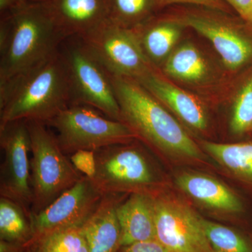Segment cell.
I'll list each match as a JSON object with an SVG mask.
<instances>
[{
	"label": "cell",
	"instance_id": "7",
	"mask_svg": "<svg viewBox=\"0 0 252 252\" xmlns=\"http://www.w3.org/2000/svg\"><path fill=\"white\" fill-rule=\"evenodd\" d=\"M127 143L114 144L95 152L96 172L91 179L103 195L130 190L154 197L157 177L148 158Z\"/></svg>",
	"mask_w": 252,
	"mask_h": 252
},
{
	"label": "cell",
	"instance_id": "31",
	"mask_svg": "<svg viewBox=\"0 0 252 252\" xmlns=\"http://www.w3.org/2000/svg\"><path fill=\"white\" fill-rule=\"evenodd\" d=\"M21 247L20 245H13L4 241H1L0 243L1 252H20Z\"/></svg>",
	"mask_w": 252,
	"mask_h": 252
},
{
	"label": "cell",
	"instance_id": "2",
	"mask_svg": "<svg viewBox=\"0 0 252 252\" xmlns=\"http://www.w3.org/2000/svg\"><path fill=\"white\" fill-rule=\"evenodd\" d=\"M66 39L43 3L1 18L0 84L53 57Z\"/></svg>",
	"mask_w": 252,
	"mask_h": 252
},
{
	"label": "cell",
	"instance_id": "20",
	"mask_svg": "<svg viewBox=\"0 0 252 252\" xmlns=\"http://www.w3.org/2000/svg\"><path fill=\"white\" fill-rule=\"evenodd\" d=\"M164 71L168 75L187 81H198L207 74L205 60L191 44L179 47L167 59Z\"/></svg>",
	"mask_w": 252,
	"mask_h": 252
},
{
	"label": "cell",
	"instance_id": "27",
	"mask_svg": "<svg viewBox=\"0 0 252 252\" xmlns=\"http://www.w3.org/2000/svg\"><path fill=\"white\" fill-rule=\"evenodd\" d=\"M118 252H170L157 239L121 247Z\"/></svg>",
	"mask_w": 252,
	"mask_h": 252
},
{
	"label": "cell",
	"instance_id": "9",
	"mask_svg": "<svg viewBox=\"0 0 252 252\" xmlns=\"http://www.w3.org/2000/svg\"><path fill=\"white\" fill-rule=\"evenodd\" d=\"M0 197L18 203L31 215V138L26 121L0 126Z\"/></svg>",
	"mask_w": 252,
	"mask_h": 252
},
{
	"label": "cell",
	"instance_id": "19",
	"mask_svg": "<svg viewBox=\"0 0 252 252\" xmlns=\"http://www.w3.org/2000/svg\"><path fill=\"white\" fill-rule=\"evenodd\" d=\"M0 238L1 241L27 246L33 240L31 220L21 205L0 197Z\"/></svg>",
	"mask_w": 252,
	"mask_h": 252
},
{
	"label": "cell",
	"instance_id": "5",
	"mask_svg": "<svg viewBox=\"0 0 252 252\" xmlns=\"http://www.w3.org/2000/svg\"><path fill=\"white\" fill-rule=\"evenodd\" d=\"M46 124L54 129L58 143L67 156L128 143L136 137L124 123L84 104H70Z\"/></svg>",
	"mask_w": 252,
	"mask_h": 252
},
{
	"label": "cell",
	"instance_id": "15",
	"mask_svg": "<svg viewBox=\"0 0 252 252\" xmlns=\"http://www.w3.org/2000/svg\"><path fill=\"white\" fill-rule=\"evenodd\" d=\"M122 200L119 194L104 195L94 213L81 225L89 252H118L122 247L117 208Z\"/></svg>",
	"mask_w": 252,
	"mask_h": 252
},
{
	"label": "cell",
	"instance_id": "13",
	"mask_svg": "<svg viewBox=\"0 0 252 252\" xmlns=\"http://www.w3.org/2000/svg\"><path fill=\"white\" fill-rule=\"evenodd\" d=\"M43 4L66 39L82 37L108 21L107 0H46Z\"/></svg>",
	"mask_w": 252,
	"mask_h": 252
},
{
	"label": "cell",
	"instance_id": "30",
	"mask_svg": "<svg viewBox=\"0 0 252 252\" xmlns=\"http://www.w3.org/2000/svg\"><path fill=\"white\" fill-rule=\"evenodd\" d=\"M155 1L160 4L189 3V4L202 5V6L214 8V9H221V3L220 0H155Z\"/></svg>",
	"mask_w": 252,
	"mask_h": 252
},
{
	"label": "cell",
	"instance_id": "21",
	"mask_svg": "<svg viewBox=\"0 0 252 252\" xmlns=\"http://www.w3.org/2000/svg\"><path fill=\"white\" fill-rule=\"evenodd\" d=\"M203 147L223 166L252 180V143L219 144L205 142Z\"/></svg>",
	"mask_w": 252,
	"mask_h": 252
},
{
	"label": "cell",
	"instance_id": "17",
	"mask_svg": "<svg viewBox=\"0 0 252 252\" xmlns=\"http://www.w3.org/2000/svg\"><path fill=\"white\" fill-rule=\"evenodd\" d=\"M176 182L181 190L207 206L231 213L243 211L238 197L215 179L200 174L185 173L178 176Z\"/></svg>",
	"mask_w": 252,
	"mask_h": 252
},
{
	"label": "cell",
	"instance_id": "12",
	"mask_svg": "<svg viewBox=\"0 0 252 252\" xmlns=\"http://www.w3.org/2000/svg\"><path fill=\"white\" fill-rule=\"evenodd\" d=\"M180 23L211 41L227 67L234 70L252 57V42L229 23L213 16L192 13Z\"/></svg>",
	"mask_w": 252,
	"mask_h": 252
},
{
	"label": "cell",
	"instance_id": "28",
	"mask_svg": "<svg viewBox=\"0 0 252 252\" xmlns=\"http://www.w3.org/2000/svg\"><path fill=\"white\" fill-rule=\"evenodd\" d=\"M243 19L252 25V0H225Z\"/></svg>",
	"mask_w": 252,
	"mask_h": 252
},
{
	"label": "cell",
	"instance_id": "18",
	"mask_svg": "<svg viewBox=\"0 0 252 252\" xmlns=\"http://www.w3.org/2000/svg\"><path fill=\"white\" fill-rule=\"evenodd\" d=\"M182 25L180 22L158 21L141 31L134 29L151 66L168 56L180 37Z\"/></svg>",
	"mask_w": 252,
	"mask_h": 252
},
{
	"label": "cell",
	"instance_id": "8",
	"mask_svg": "<svg viewBox=\"0 0 252 252\" xmlns=\"http://www.w3.org/2000/svg\"><path fill=\"white\" fill-rule=\"evenodd\" d=\"M79 38L111 75L137 79L153 69L135 30L120 27L108 21Z\"/></svg>",
	"mask_w": 252,
	"mask_h": 252
},
{
	"label": "cell",
	"instance_id": "14",
	"mask_svg": "<svg viewBox=\"0 0 252 252\" xmlns=\"http://www.w3.org/2000/svg\"><path fill=\"white\" fill-rule=\"evenodd\" d=\"M135 80L160 103L170 107L187 125L198 130L207 128L206 112L193 95L172 85L153 69Z\"/></svg>",
	"mask_w": 252,
	"mask_h": 252
},
{
	"label": "cell",
	"instance_id": "25",
	"mask_svg": "<svg viewBox=\"0 0 252 252\" xmlns=\"http://www.w3.org/2000/svg\"><path fill=\"white\" fill-rule=\"evenodd\" d=\"M252 125V79L244 86L235 102L232 117L231 130L242 134Z\"/></svg>",
	"mask_w": 252,
	"mask_h": 252
},
{
	"label": "cell",
	"instance_id": "23",
	"mask_svg": "<svg viewBox=\"0 0 252 252\" xmlns=\"http://www.w3.org/2000/svg\"><path fill=\"white\" fill-rule=\"evenodd\" d=\"M39 252H89L81 226L58 230L34 242Z\"/></svg>",
	"mask_w": 252,
	"mask_h": 252
},
{
	"label": "cell",
	"instance_id": "24",
	"mask_svg": "<svg viewBox=\"0 0 252 252\" xmlns=\"http://www.w3.org/2000/svg\"><path fill=\"white\" fill-rule=\"evenodd\" d=\"M153 0H107L108 21L113 24L134 30L150 12Z\"/></svg>",
	"mask_w": 252,
	"mask_h": 252
},
{
	"label": "cell",
	"instance_id": "10",
	"mask_svg": "<svg viewBox=\"0 0 252 252\" xmlns=\"http://www.w3.org/2000/svg\"><path fill=\"white\" fill-rule=\"evenodd\" d=\"M156 239L170 252H213L202 219L185 203L154 197Z\"/></svg>",
	"mask_w": 252,
	"mask_h": 252
},
{
	"label": "cell",
	"instance_id": "26",
	"mask_svg": "<svg viewBox=\"0 0 252 252\" xmlns=\"http://www.w3.org/2000/svg\"><path fill=\"white\" fill-rule=\"evenodd\" d=\"M69 159L78 171L92 179L96 172L95 152L91 150H79L69 156Z\"/></svg>",
	"mask_w": 252,
	"mask_h": 252
},
{
	"label": "cell",
	"instance_id": "22",
	"mask_svg": "<svg viewBox=\"0 0 252 252\" xmlns=\"http://www.w3.org/2000/svg\"><path fill=\"white\" fill-rule=\"evenodd\" d=\"M202 221L213 252H252L251 244L236 230L204 218Z\"/></svg>",
	"mask_w": 252,
	"mask_h": 252
},
{
	"label": "cell",
	"instance_id": "3",
	"mask_svg": "<svg viewBox=\"0 0 252 252\" xmlns=\"http://www.w3.org/2000/svg\"><path fill=\"white\" fill-rule=\"evenodd\" d=\"M112 76L121 122L154 148L200 159L198 146L161 103L131 78Z\"/></svg>",
	"mask_w": 252,
	"mask_h": 252
},
{
	"label": "cell",
	"instance_id": "1",
	"mask_svg": "<svg viewBox=\"0 0 252 252\" xmlns=\"http://www.w3.org/2000/svg\"><path fill=\"white\" fill-rule=\"evenodd\" d=\"M70 81L61 51L0 84V126L16 121L49 122L71 104Z\"/></svg>",
	"mask_w": 252,
	"mask_h": 252
},
{
	"label": "cell",
	"instance_id": "11",
	"mask_svg": "<svg viewBox=\"0 0 252 252\" xmlns=\"http://www.w3.org/2000/svg\"><path fill=\"white\" fill-rule=\"evenodd\" d=\"M103 194L86 176L30 220L34 243L44 235L74 227L81 226L94 213Z\"/></svg>",
	"mask_w": 252,
	"mask_h": 252
},
{
	"label": "cell",
	"instance_id": "29",
	"mask_svg": "<svg viewBox=\"0 0 252 252\" xmlns=\"http://www.w3.org/2000/svg\"><path fill=\"white\" fill-rule=\"evenodd\" d=\"M28 0H0V14L1 18L6 17L14 14L29 4Z\"/></svg>",
	"mask_w": 252,
	"mask_h": 252
},
{
	"label": "cell",
	"instance_id": "4",
	"mask_svg": "<svg viewBox=\"0 0 252 252\" xmlns=\"http://www.w3.org/2000/svg\"><path fill=\"white\" fill-rule=\"evenodd\" d=\"M31 138V214H37L82 178L44 123L27 122Z\"/></svg>",
	"mask_w": 252,
	"mask_h": 252
},
{
	"label": "cell",
	"instance_id": "16",
	"mask_svg": "<svg viewBox=\"0 0 252 252\" xmlns=\"http://www.w3.org/2000/svg\"><path fill=\"white\" fill-rule=\"evenodd\" d=\"M122 246L156 239L154 197L131 193L117 208Z\"/></svg>",
	"mask_w": 252,
	"mask_h": 252
},
{
	"label": "cell",
	"instance_id": "6",
	"mask_svg": "<svg viewBox=\"0 0 252 252\" xmlns=\"http://www.w3.org/2000/svg\"><path fill=\"white\" fill-rule=\"evenodd\" d=\"M70 81L71 104H84L121 122L112 76L79 37H69L61 49Z\"/></svg>",
	"mask_w": 252,
	"mask_h": 252
},
{
	"label": "cell",
	"instance_id": "32",
	"mask_svg": "<svg viewBox=\"0 0 252 252\" xmlns=\"http://www.w3.org/2000/svg\"><path fill=\"white\" fill-rule=\"evenodd\" d=\"M31 3H43L46 1V0H28Z\"/></svg>",
	"mask_w": 252,
	"mask_h": 252
}]
</instances>
